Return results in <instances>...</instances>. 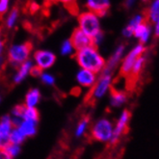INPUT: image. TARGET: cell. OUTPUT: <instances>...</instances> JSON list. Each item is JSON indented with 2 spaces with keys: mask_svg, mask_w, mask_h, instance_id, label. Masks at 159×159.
Here are the masks:
<instances>
[{
  "mask_svg": "<svg viewBox=\"0 0 159 159\" xmlns=\"http://www.w3.org/2000/svg\"><path fill=\"white\" fill-rule=\"evenodd\" d=\"M74 58L76 59L79 66L82 67L83 70L93 73L100 71L105 67L104 59L98 54L97 48H93V46L77 51L74 55Z\"/></svg>",
  "mask_w": 159,
  "mask_h": 159,
  "instance_id": "cell-1",
  "label": "cell"
},
{
  "mask_svg": "<svg viewBox=\"0 0 159 159\" xmlns=\"http://www.w3.org/2000/svg\"><path fill=\"white\" fill-rule=\"evenodd\" d=\"M78 21L80 29L83 33H85L90 39H92L93 45L98 46V43L102 38V33L99 28V22L97 16L91 12L82 13L78 16Z\"/></svg>",
  "mask_w": 159,
  "mask_h": 159,
  "instance_id": "cell-2",
  "label": "cell"
},
{
  "mask_svg": "<svg viewBox=\"0 0 159 159\" xmlns=\"http://www.w3.org/2000/svg\"><path fill=\"white\" fill-rule=\"evenodd\" d=\"M111 83V74H103L99 78L98 82L93 84V89L88 93L85 98V102L93 103L96 98H99L104 95L105 92L108 90Z\"/></svg>",
  "mask_w": 159,
  "mask_h": 159,
  "instance_id": "cell-3",
  "label": "cell"
},
{
  "mask_svg": "<svg viewBox=\"0 0 159 159\" xmlns=\"http://www.w3.org/2000/svg\"><path fill=\"white\" fill-rule=\"evenodd\" d=\"M32 49V43L27 42L23 44L14 45L9 51V61L13 65L22 64L26 61Z\"/></svg>",
  "mask_w": 159,
  "mask_h": 159,
  "instance_id": "cell-4",
  "label": "cell"
},
{
  "mask_svg": "<svg viewBox=\"0 0 159 159\" xmlns=\"http://www.w3.org/2000/svg\"><path fill=\"white\" fill-rule=\"evenodd\" d=\"M112 134H113L112 125L108 120H98L92 129V137L97 141H108L111 139Z\"/></svg>",
  "mask_w": 159,
  "mask_h": 159,
  "instance_id": "cell-5",
  "label": "cell"
},
{
  "mask_svg": "<svg viewBox=\"0 0 159 159\" xmlns=\"http://www.w3.org/2000/svg\"><path fill=\"white\" fill-rule=\"evenodd\" d=\"M146 51V48L142 44H140L130 52L127 56L126 58L125 59L123 65H121L120 67V77H126L128 75V73L130 72V70H132L133 68V65L134 63L136 62V60L141 57V55Z\"/></svg>",
  "mask_w": 159,
  "mask_h": 159,
  "instance_id": "cell-6",
  "label": "cell"
},
{
  "mask_svg": "<svg viewBox=\"0 0 159 159\" xmlns=\"http://www.w3.org/2000/svg\"><path fill=\"white\" fill-rule=\"evenodd\" d=\"M70 42L71 46L76 51H79L86 48H91V46L96 48V46L93 45L92 39H90L85 33H83L80 28H76V29L73 31Z\"/></svg>",
  "mask_w": 159,
  "mask_h": 159,
  "instance_id": "cell-7",
  "label": "cell"
},
{
  "mask_svg": "<svg viewBox=\"0 0 159 159\" xmlns=\"http://www.w3.org/2000/svg\"><path fill=\"white\" fill-rule=\"evenodd\" d=\"M144 63H145V59L143 57H139L134 63L132 70H130L128 75L125 77V87L128 91H131L134 89L137 81L139 80V75L142 71Z\"/></svg>",
  "mask_w": 159,
  "mask_h": 159,
  "instance_id": "cell-8",
  "label": "cell"
},
{
  "mask_svg": "<svg viewBox=\"0 0 159 159\" xmlns=\"http://www.w3.org/2000/svg\"><path fill=\"white\" fill-rule=\"evenodd\" d=\"M130 117H131V113H130L128 110H125L118 121L117 127L115 129L114 133L112 134L111 144H116L118 139L120 137V135L125 134L128 131V121H129Z\"/></svg>",
  "mask_w": 159,
  "mask_h": 159,
  "instance_id": "cell-9",
  "label": "cell"
},
{
  "mask_svg": "<svg viewBox=\"0 0 159 159\" xmlns=\"http://www.w3.org/2000/svg\"><path fill=\"white\" fill-rule=\"evenodd\" d=\"M11 119L9 116H4L0 121V151L6 149L8 146L10 145L9 141V135H10V130L12 128Z\"/></svg>",
  "mask_w": 159,
  "mask_h": 159,
  "instance_id": "cell-10",
  "label": "cell"
},
{
  "mask_svg": "<svg viewBox=\"0 0 159 159\" xmlns=\"http://www.w3.org/2000/svg\"><path fill=\"white\" fill-rule=\"evenodd\" d=\"M35 60L37 62V66L40 69H48L55 63L56 57L52 52L39 50L37 51L34 55Z\"/></svg>",
  "mask_w": 159,
  "mask_h": 159,
  "instance_id": "cell-11",
  "label": "cell"
},
{
  "mask_svg": "<svg viewBox=\"0 0 159 159\" xmlns=\"http://www.w3.org/2000/svg\"><path fill=\"white\" fill-rule=\"evenodd\" d=\"M87 7L90 9V12L93 13L95 16H103L106 15L108 9L110 7V2L105 1V0H90L87 2Z\"/></svg>",
  "mask_w": 159,
  "mask_h": 159,
  "instance_id": "cell-12",
  "label": "cell"
},
{
  "mask_svg": "<svg viewBox=\"0 0 159 159\" xmlns=\"http://www.w3.org/2000/svg\"><path fill=\"white\" fill-rule=\"evenodd\" d=\"M77 80L82 86H93V84L96 83V74L92 71L82 70L77 74Z\"/></svg>",
  "mask_w": 159,
  "mask_h": 159,
  "instance_id": "cell-13",
  "label": "cell"
},
{
  "mask_svg": "<svg viewBox=\"0 0 159 159\" xmlns=\"http://www.w3.org/2000/svg\"><path fill=\"white\" fill-rule=\"evenodd\" d=\"M125 50V46L120 45L117 48V50L115 51L114 55L112 56L111 59L109 60L108 64L106 65V67H104L103 69V74H110V72L115 69V67L117 66L118 62L120 61L121 55H123V52Z\"/></svg>",
  "mask_w": 159,
  "mask_h": 159,
  "instance_id": "cell-14",
  "label": "cell"
},
{
  "mask_svg": "<svg viewBox=\"0 0 159 159\" xmlns=\"http://www.w3.org/2000/svg\"><path fill=\"white\" fill-rule=\"evenodd\" d=\"M149 32H151V29H149V25L148 22L147 20H144L141 24H139L133 31V34L140 38L141 40V43H144L148 41V36H149Z\"/></svg>",
  "mask_w": 159,
  "mask_h": 159,
  "instance_id": "cell-15",
  "label": "cell"
},
{
  "mask_svg": "<svg viewBox=\"0 0 159 159\" xmlns=\"http://www.w3.org/2000/svg\"><path fill=\"white\" fill-rule=\"evenodd\" d=\"M126 100V93L111 87V102L114 106H120Z\"/></svg>",
  "mask_w": 159,
  "mask_h": 159,
  "instance_id": "cell-16",
  "label": "cell"
},
{
  "mask_svg": "<svg viewBox=\"0 0 159 159\" xmlns=\"http://www.w3.org/2000/svg\"><path fill=\"white\" fill-rule=\"evenodd\" d=\"M17 129L23 134V136H33L36 133V123L31 120H24L17 127Z\"/></svg>",
  "mask_w": 159,
  "mask_h": 159,
  "instance_id": "cell-17",
  "label": "cell"
},
{
  "mask_svg": "<svg viewBox=\"0 0 159 159\" xmlns=\"http://www.w3.org/2000/svg\"><path fill=\"white\" fill-rule=\"evenodd\" d=\"M39 99H40L39 90H37V89L30 90L26 95V98H25L27 107H34L37 103H38Z\"/></svg>",
  "mask_w": 159,
  "mask_h": 159,
  "instance_id": "cell-18",
  "label": "cell"
},
{
  "mask_svg": "<svg viewBox=\"0 0 159 159\" xmlns=\"http://www.w3.org/2000/svg\"><path fill=\"white\" fill-rule=\"evenodd\" d=\"M31 68H32V64H31L30 61H25L24 63H22L20 70H18L17 74L15 77V82L16 83H20L27 75V73L30 71Z\"/></svg>",
  "mask_w": 159,
  "mask_h": 159,
  "instance_id": "cell-19",
  "label": "cell"
},
{
  "mask_svg": "<svg viewBox=\"0 0 159 159\" xmlns=\"http://www.w3.org/2000/svg\"><path fill=\"white\" fill-rule=\"evenodd\" d=\"M23 119L25 120H31L37 123L39 120V112L34 107H26L24 110Z\"/></svg>",
  "mask_w": 159,
  "mask_h": 159,
  "instance_id": "cell-20",
  "label": "cell"
},
{
  "mask_svg": "<svg viewBox=\"0 0 159 159\" xmlns=\"http://www.w3.org/2000/svg\"><path fill=\"white\" fill-rule=\"evenodd\" d=\"M23 140H24L23 134L17 128L16 129L15 128L10 133V135H9V141H10V144H12V145L18 146L20 143L23 142Z\"/></svg>",
  "mask_w": 159,
  "mask_h": 159,
  "instance_id": "cell-21",
  "label": "cell"
},
{
  "mask_svg": "<svg viewBox=\"0 0 159 159\" xmlns=\"http://www.w3.org/2000/svg\"><path fill=\"white\" fill-rule=\"evenodd\" d=\"M148 21L152 20L153 22H158V1L153 2L151 9L148 10Z\"/></svg>",
  "mask_w": 159,
  "mask_h": 159,
  "instance_id": "cell-22",
  "label": "cell"
},
{
  "mask_svg": "<svg viewBox=\"0 0 159 159\" xmlns=\"http://www.w3.org/2000/svg\"><path fill=\"white\" fill-rule=\"evenodd\" d=\"M17 15H18V8L16 6H15L12 9V11H11L10 15H9L8 20H7V26L9 28L13 27V25L15 24L16 20V17H17Z\"/></svg>",
  "mask_w": 159,
  "mask_h": 159,
  "instance_id": "cell-23",
  "label": "cell"
},
{
  "mask_svg": "<svg viewBox=\"0 0 159 159\" xmlns=\"http://www.w3.org/2000/svg\"><path fill=\"white\" fill-rule=\"evenodd\" d=\"M65 7H66L69 12L71 13L72 15H77L78 14V6L76 5V2L74 1H66L64 2Z\"/></svg>",
  "mask_w": 159,
  "mask_h": 159,
  "instance_id": "cell-24",
  "label": "cell"
},
{
  "mask_svg": "<svg viewBox=\"0 0 159 159\" xmlns=\"http://www.w3.org/2000/svg\"><path fill=\"white\" fill-rule=\"evenodd\" d=\"M88 123H89V117H85L83 120H81V121L78 125L77 130H76V135L77 136H80L84 131H85V128H86Z\"/></svg>",
  "mask_w": 159,
  "mask_h": 159,
  "instance_id": "cell-25",
  "label": "cell"
},
{
  "mask_svg": "<svg viewBox=\"0 0 159 159\" xmlns=\"http://www.w3.org/2000/svg\"><path fill=\"white\" fill-rule=\"evenodd\" d=\"M25 108H26V106H24V105H16L13 110V114L15 115L16 118L23 119V114H24Z\"/></svg>",
  "mask_w": 159,
  "mask_h": 159,
  "instance_id": "cell-26",
  "label": "cell"
},
{
  "mask_svg": "<svg viewBox=\"0 0 159 159\" xmlns=\"http://www.w3.org/2000/svg\"><path fill=\"white\" fill-rule=\"evenodd\" d=\"M6 151L12 155V157H14V156L17 155L18 152H20V147L16 146V145L10 144V145L8 146V148H6Z\"/></svg>",
  "mask_w": 159,
  "mask_h": 159,
  "instance_id": "cell-27",
  "label": "cell"
},
{
  "mask_svg": "<svg viewBox=\"0 0 159 159\" xmlns=\"http://www.w3.org/2000/svg\"><path fill=\"white\" fill-rule=\"evenodd\" d=\"M71 49H72V46H71L70 41H66L63 43V45H62V53L64 55L70 54L71 52Z\"/></svg>",
  "mask_w": 159,
  "mask_h": 159,
  "instance_id": "cell-28",
  "label": "cell"
},
{
  "mask_svg": "<svg viewBox=\"0 0 159 159\" xmlns=\"http://www.w3.org/2000/svg\"><path fill=\"white\" fill-rule=\"evenodd\" d=\"M8 4H9V2L7 0H2V1H0V20H2L3 15L7 12Z\"/></svg>",
  "mask_w": 159,
  "mask_h": 159,
  "instance_id": "cell-29",
  "label": "cell"
},
{
  "mask_svg": "<svg viewBox=\"0 0 159 159\" xmlns=\"http://www.w3.org/2000/svg\"><path fill=\"white\" fill-rule=\"evenodd\" d=\"M27 8H28V12L31 14H35L40 9V6L35 2H31L29 3V5H27Z\"/></svg>",
  "mask_w": 159,
  "mask_h": 159,
  "instance_id": "cell-30",
  "label": "cell"
},
{
  "mask_svg": "<svg viewBox=\"0 0 159 159\" xmlns=\"http://www.w3.org/2000/svg\"><path fill=\"white\" fill-rule=\"evenodd\" d=\"M42 79L44 83L46 84H49V85H52V84H54V77L51 76L50 74H43V76H42Z\"/></svg>",
  "mask_w": 159,
  "mask_h": 159,
  "instance_id": "cell-31",
  "label": "cell"
},
{
  "mask_svg": "<svg viewBox=\"0 0 159 159\" xmlns=\"http://www.w3.org/2000/svg\"><path fill=\"white\" fill-rule=\"evenodd\" d=\"M30 72H31V75L33 76H39L41 74H43V70L40 69L38 66H35L30 69Z\"/></svg>",
  "mask_w": 159,
  "mask_h": 159,
  "instance_id": "cell-32",
  "label": "cell"
},
{
  "mask_svg": "<svg viewBox=\"0 0 159 159\" xmlns=\"http://www.w3.org/2000/svg\"><path fill=\"white\" fill-rule=\"evenodd\" d=\"M12 155L9 153L6 149H1L0 151V159H12Z\"/></svg>",
  "mask_w": 159,
  "mask_h": 159,
  "instance_id": "cell-33",
  "label": "cell"
},
{
  "mask_svg": "<svg viewBox=\"0 0 159 159\" xmlns=\"http://www.w3.org/2000/svg\"><path fill=\"white\" fill-rule=\"evenodd\" d=\"M3 46H4V41H0V53L3 50Z\"/></svg>",
  "mask_w": 159,
  "mask_h": 159,
  "instance_id": "cell-34",
  "label": "cell"
},
{
  "mask_svg": "<svg viewBox=\"0 0 159 159\" xmlns=\"http://www.w3.org/2000/svg\"><path fill=\"white\" fill-rule=\"evenodd\" d=\"M158 28H159V26H158V22H156V25H155V35L156 36H158Z\"/></svg>",
  "mask_w": 159,
  "mask_h": 159,
  "instance_id": "cell-35",
  "label": "cell"
},
{
  "mask_svg": "<svg viewBox=\"0 0 159 159\" xmlns=\"http://www.w3.org/2000/svg\"><path fill=\"white\" fill-rule=\"evenodd\" d=\"M0 21H1V20H0ZM0 33H1V25H0Z\"/></svg>",
  "mask_w": 159,
  "mask_h": 159,
  "instance_id": "cell-36",
  "label": "cell"
}]
</instances>
